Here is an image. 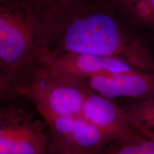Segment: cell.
Returning <instances> with one entry per match:
<instances>
[{
  "instance_id": "obj_12",
  "label": "cell",
  "mask_w": 154,
  "mask_h": 154,
  "mask_svg": "<svg viewBox=\"0 0 154 154\" xmlns=\"http://www.w3.org/2000/svg\"><path fill=\"white\" fill-rule=\"evenodd\" d=\"M14 95L13 86L6 75L0 69V103Z\"/></svg>"
},
{
  "instance_id": "obj_7",
  "label": "cell",
  "mask_w": 154,
  "mask_h": 154,
  "mask_svg": "<svg viewBox=\"0 0 154 154\" xmlns=\"http://www.w3.org/2000/svg\"><path fill=\"white\" fill-rule=\"evenodd\" d=\"M82 80L93 91L113 100L154 98V72L136 70L99 75Z\"/></svg>"
},
{
  "instance_id": "obj_10",
  "label": "cell",
  "mask_w": 154,
  "mask_h": 154,
  "mask_svg": "<svg viewBox=\"0 0 154 154\" xmlns=\"http://www.w3.org/2000/svg\"><path fill=\"white\" fill-rule=\"evenodd\" d=\"M96 154H154V142L139 135H128L113 140Z\"/></svg>"
},
{
  "instance_id": "obj_2",
  "label": "cell",
  "mask_w": 154,
  "mask_h": 154,
  "mask_svg": "<svg viewBox=\"0 0 154 154\" xmlns=\"http://www.w3.org/2000/svg\"><path fill=\"white\" fill-rule=\"evenodd\" d=\"M44 24L14 0H0V69L14 89L39 66Z\"/></svg>"
},
{
  "instance_id": "obj_5",
  "label": "cell",
  "mask_w": 154,
  "mask_h": 154,
  "mask_svg": "<svg viewBox=\"0 0 154 154\" xmlns=\"http://www.w3.org/2000/svg\"><path fill=\"white\" fill-rule=\"evenodd\" d=\"M44 119L51 132L49 150L59 154H96L114 140L82 116Z\"/></svg>"
},
{
  "instance_id": "obj_1",
  "label": "cell",
  "mask_w": 154,
  "mask_h": 154,
  "mask_svg": "<svg viewBox=\"0 0 154 154\" xmlns=\"http://www.w3.org/2000/svg\"><path fill=\"white\" fill-rule=\"evenodd\" d=\"M43 51L106 56L138 70L154 72V52L141 36L110 14L91 13L62 24L47 22Z\"/></svg>"
},
{
  "instance_id": "obj_8",
  "label": "cell",
  "mask_w": 154,
  "mask_h": 154,
  "mask_svg": "<svg viewBox=\"0 0 154 154\" xmlns=\"http://www.w3.org/2000/svg\"><path fill=\"white\" fill-rule=\"evenodd\" d=\"M81 116L113 140L138 135L120 105L93 91L86 96Z\"/></svg>"
},
{
  "instance_id": "obj_13",
  "label": "cell",
  "mask_w": 154,
  "mask_h": 154,
  "mask_svg": "<svg viewBox=\"0 0 154 154\" xmlns=\"http://www.w3.org/2000/svg\"><path fill=\"white\" fill-rule=\"evenodd\" d=\"M44 154H59V153H57V152H55V151H47V153H44Z\"/></svg>"
},
{
  "instance_id": "obj_4",
  "label": "cell",
  "mask_w": 154,
  "mask_h": 154,
  "mask_svg": "<svg viewBox=\"0 0 154 154\" xmlns=\"http://www.w3.org/2000/svg\"><path fill=\"white\" fill-rule=\"evenodd\" d=\"M44 125L9 99L0 103V154H44L50 139Z\"/></svg>"
},
{
  "instance_id": "obj_9",
  "label": "cell",
  "mask_w": 154,
  "mask_h": 154,
  "mask_svg": "<svg viewBox=\"0 0 154 154\" xmlns=\"http://www.w3.org/2000/svg\"><path fill=\"white\" fill-rule=\"evenodd\" d=\"M138 135L154 142V98L126 99L119 104Z\"/></svg>"
},
{
  "instance_id": "obj_3",
  "label": "cell",
  "mask_w": 154,
  "mask_h": 154,
  "mask_svg": "<svg viewBox=\"0 0 154 154\" xmlns=\"http://www.w3.org/2000/svg\"><path fill=\"white\" fill-rule=\"evenodd\" d=\"M91 91L82 79L38 66L18 83L14 94L27 99L45 119L79 116L86 96Z\"/></svg>"
},
{
  "instance_id": "obj_11",
  "label": "cell",
  "mask_w": 154,
  "mask_h": 154,
  "mask_svg": "<svg viewBox=\"0 0 154 154\" xmlns=\"http://www.w3.org/2000/svg\"><path fill=\"white\" fill-rule=\"evenodd\" d=\"M126 14L142 27L154 30V0H116Z\"/></svg>"
},
{
  "instance_id": "obj_6",
  "label": "cell",
  "mask_w": 154,
  "mask_h": 154,
  "mask_svg": "<svg viewBox=\"0 0 154 154\" xmlns=\"http://www.w3.org/2000/svg\"><path fill=\"white\" fill-rule=\"evenodd\" d=\"M38 62L39 66L51 72L80 79L138 70L117 58L82 53L43 51Z\"/></svg>"
}]
</instances>
